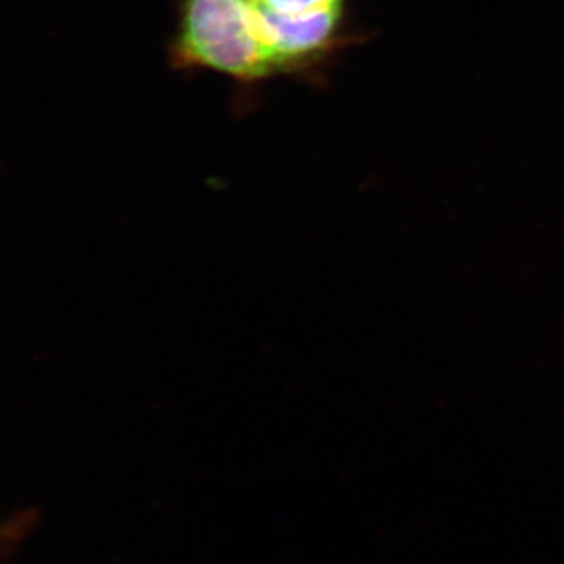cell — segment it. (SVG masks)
<instances>
[{
    "mask_svg": "<svg viewBox=\"0 0 564 564\" xmlns=\"http://www.w3.org/2000/svg\"><path fill=\"white\" fill-rule=\"evenodd\" d=\"M256 9L282 14V17H306L323 11H343V0H250Z\"/></svg>",
    "mask_w": 564,
    "mask_h": 564,
    "instance_id": "7a4b0ae2",
    "label": "cell"
},
{
    "mask_svg": "<svg viewBox=\"0 0 564 564\" xmlns=\"http://www.w3.org/2000/svg\"><path fill=\"white\" fill-rule=\"evenodd\" d=\"M173 57L177 66L209 68L239 80L276 74L250 0H184Z\"/></svg>",
    "mask_w": 564,
    "mask_h": 564,
    "instance_id": "6da1fadb",
    "label": "cell"
}]
</instances>
